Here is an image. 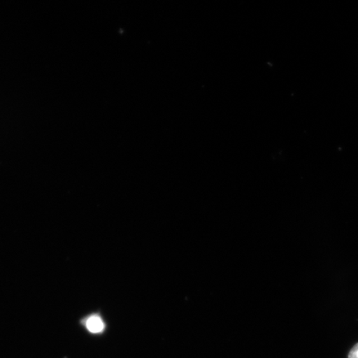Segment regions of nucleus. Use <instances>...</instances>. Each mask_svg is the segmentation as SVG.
<instances>
[{
    "label": "nucleus",
    "instance_id": "f03ea898",
    "mask_svg": "<svg viewBox=\"0 0 358 358\" xmlns=\"http://www.w3.org/2000/svg\"><path fill=\"white\" fill-rule=\"evenodd\" d=\"M348 358H358V343L349 352Z\"/></svg>",
    "mask_w": 358,
    "mask_h": 358
},
{
    "label": "nucleus",
    "instance_id": "f257e3e1",
    "mask_svg": "<svg viewBox=\"0 0 358 358\" xmlns=\"http://www.w3.org/2000/svg\"><path fill=\"white\" fill-rule=\"evenodd\" d=\"M79 324L89 334L101 335L105 333L106 324L100 313L94 312L80 317Z\"/></svg>",
    "mask_w": 358,
    "mask_h": 358
}]
</instances>
